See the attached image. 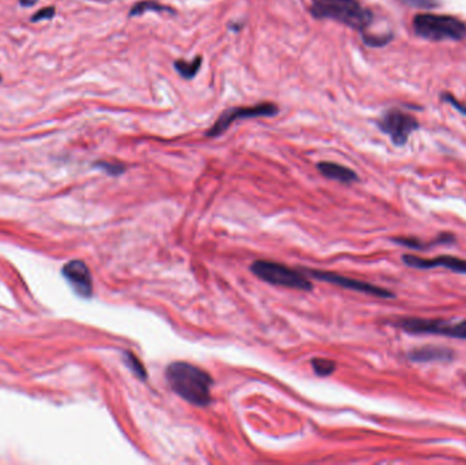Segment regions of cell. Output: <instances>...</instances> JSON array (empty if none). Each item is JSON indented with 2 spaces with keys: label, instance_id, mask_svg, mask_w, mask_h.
<instances>
[{
  "label": "cell",
  "instance_id": "cell-1",
  "mask_svg": "<svg viewBox=\"0 0 466 465\" xmlns=\"http://www.w3.org/2000/svg\"><path fill=\"white\" fill-rule=\"evenodd\" d=\"M165 375L172 390L190 404L206 407L212 403L213 380L201 367L187 362H174L167 367Z\"/></svg>",
  "mask_w": 466,
  "mask_h": 465
},
{
  "label": "cell",
  "instance_id": "cell-2",
  "mask_svg": "<svg viewBox=\"0 0 466 465\" xmlns=\"http://www.w3.org/2000/svg\"><path fill=\"white\" fill-rule=\"evenodd\" d=\"M311 14L318 19L344 24L363 35L374 19L372 12L359 0H313Z\"/></svg>",
  "mask_w": 466,
  "mask_h": 465
},
{
  "label": "cell",
  "instance_id": "cell-3",
  "mask_svg": "<svg viewBox=\"0 0 466 465\" xmlns=\"http://www.w3.org/2000/svg\"><path fill=\"white\" fill-rule=\"evenodd\" d=\"M417 36L431 41H463L466 39V22L453 15L417 14L412 21Z\"/></svg>",
  "mask_w": 466,
  "mask_h": 465
},
{
  "label": "cell",
  "instance_id": "cell-4",
  "mask_svg": "<svg viewBox=\"0 0 466 465\" xmlns=\"http://www.w3.org/2000/svg\"><path fill=\"white\" fill-rule=\"evenodd\" d=\"M390 323L410 335H436L466 340V319L458 322H449L438 318L406 316L393 319Z\"/></svg>",
  "mask_w": 466,
  "mask_h": 465
},
{
  "label": "cell",
  "instance_id": "cell-5",
  "mask_svg": "<svg viewBox=\"0 0 466 465\" xmlns=\"http://www.w3.org/2000/svg\"><path fill=\"white\" fill-rule=\"evenodd\" d=\"M251 271L256 277L273 285L300 291L313 289L311 281L306 276H303L301 271H294L278 262L255 261L251 265Z\"/></svg>",
  "mask_w": 466,
  "mask_h": 465
},
{
  "label": "cell",
  "instance_id": "cell-6",
  "mask_svg": "<svg viewBox=\"0 0 466 465\" xmlns=\"http://www.w3.org/2000/svg\"><path fill=\"white\" fill-rule=\"evenodd\" d=\"M378 127L382 133L390 137L395 146H403L412 133L420 128L419 120L401 110H389L378 120Z\"/></svg>",
  "mask_w": 466,
  "mask_h": 465
},
{
  "label": "cell",
  "instance_id": "cell-7",
  "mask_svg": "<svg viewBox=\"0 0 466 465\" xmlns=\"http://www.w3.org/2000/svg\"><path fill=\"white\" fill-rule=\"evenodd\" d=\"M278 114V107L272 103H263L252 107H238L228 110L221 117L217 119L215 126L209 130V137H217L221 135L231 124H233L238 120L242 119H251V117H273Z\"/></svg>",
  "mask_w": 466,
  "mask_h": 465
},
{
  "label": "cell",
  "instance_id": "cell-8",
  "mask_svg": "<svg viewBox=\"0 0 466 465\" xmlns=\"http://www.w3.org/2000/svg\"><path fill=\"white\" fill-rule=\"evenodd\" d=\"M307 273L311 274L313 277L318 278V280H322L326 282H331V284L342 287V288L363 292V294H367V295H371V296H376V298H382V299H393L395 296L392 291H389L386 288H381V287H376L374 284L364 282V281L355 280V278H349V277H345V276H341V274H337V273L321 271H308Z\"/></svg>",
  "mask_w": 466,
  "mask_h": 465
},
{
  "label": "cell",
  "instance_id": "cell-9",
  "mask_svg": "<svg viewBox=\"0 0 466 465\" xmlns=\"http://www.w3.org/2000/svg\"><path fill=\"white\" fill-rule=\"evenodd\" d=\"M402 262L415 269H435V268H444L454 273L460 274H466V260L453 257V255H439L435 258H420L412 254H405L402 255Z\"/></svg>",
  "mask_w": 466,
  "mask_h": 465
},
{
  "label": "cell",
  "instance_id": "cell-10",
  "mask_svg": "<svg viewBox=\"0 0 466 465\" xmlns=\"http://www.w3.org/2000/svg\"><path fill=\"white\" fill-rule=\"evenodd\" d=\"M62 274L69 281L72 289L82 298H92L93 295V280L88 265L83 261L74 260L66 264Z\"/></svg>",
  "mask_w": 466,
  "mask_h": 465
},
{
  "label": "cell",
  "instance_id": "cell-11",
  "mask_svg": "<svg viewBox=\"0 0 466 465\" xmlns=\"http://www.w3.org/2000/svg\"><path fill=\"white\" fill-rule=\"evenodd\" d=\"M456 356L453 349L436 346H424L419 348L410 349L408 352V359L415 363H430V362H450Z\"/></svg>",
  "mask_w": 466,
  "mask_h": 465
},
{
  "label": "cell",
  "instance_id": "cell-12",
  "mask_svg": "<svg viewBox=\"0 0 466 465\" xmlns=\"http://www.w3.org/2000/svg\"><path fill=\"white\" fill-rule=\"evenodd\" d=\"M318 169L324 178L341 183H353L359 180V176L355 171L335 162H321L318 164Z\"/></svg>",
  "mask_w": 466,
  "mask_h": 465
},
{
  "label": "cell",
  "instance_id": "cell-13",
  "mask_svg": "<svg viewBox=\"0 0 466 465\" xmlns=\"http://www.w3.org/2000/svg\"><path fill=\"white\" fill-rule=\"evenodd\" d=\"M456 236L453 235V233H440V235H438L436 236V239H433L432 242H423V240H420V239H417V237H402V236H399V237H394L393 239V242L394 243H398V244H401V246H403V247H406V248H412V250H427V248H431V247H433V246H436V244H453V243H456Z\"/></svg>",
  "mask_w": 466,
  "mask_h": 465
},
{
  "label": "cell",
  "instance_id": "cell-14",
  "mask_svg": "<svg viewBox=\"0 0 466 465\" xmlns=\"http://www.w3.org/2000/svg\"><path fill=\"white\" fill-rule=\"evenodd\" d=\"M202 65V58H195L192 62H184V60H178L175 63L176 71L179 73L181 77L192 78L197 76V73L199 71Z\"/></svg>",
  "mask_w": 466,
  "mask_h": 465
},
{
  "label": "cell",
  "instance_id": "cell-15",
  "mask_svg": "<svg viewBox=\"0 0 466 465\" xmlns=\"http://www.w3.org/2000/svg\"><path fill=\"white\" fill-rule=\"evenodd\" d=\"M311 364H313L315 374L319 377H328L335 371V363L330 359L315 357L311 360Z\"/></svg>",
  "mask_w": 466,
  "mask_h": 465
},
{
  "label": "cell",
  "instance_id": "cell-16",
  "mask_svg": "<svg viewBox=\"0 0 466 465\" xmlns=\"http://www.w3.org/2000/svg\"><path fill=\"white\" fill-rule=\"evenodd\" d=\"M124 360H126V364L130 367V370L140 378V380H147V371L142 364V362L131 352H124Z\"/></svg>",
  "mask_w": 466,
  "mask_h": 465
},
{
  "label": "cell",
  "instance_id": "cell-17",
  "mask_svg": "<svg viewBox=\"0 0 466 465\" xmlns=\"http://www.w3.org/2000/svg\"><path fill=\"white\" fill-rule=\"evenodd\" d=\"M96 167L103 169L104 172H107L108 175H112V176H117L120 174L124 172V165L119 164V162H110V161H99L96 162Z\"/></svg>",
  "mask_w": 466,
  "mask_h": 465
},
{
  "label": "cell",
  "instance_id": "cell-18",
  "mask_svg": "<svg viewBox=\"0 0 466 465\" xmlns=\"http://www.w3.org/2000/svg\"><path fill=\"white\" fill-rule=\"evenodd\" d=\"M363 39L365 41V44L368 46H385L386 44H389L393 35L388 33V35H381V36H372V35H363Z\"/></svg>",
  "mask_w": 466,
  "mask_h": 465
},
{
  "label": "cell",
  "instance_id": "cell-19",
  "mask_svg": "<svg viewBox=\"0 0 466 465\" xmlns=\"http://www.w3.org/2000/svg\"><path fill=\"white\" fill-rule=\"evenodd\" d=\"M401 3L420 10H431L439 7V0H399Z\"/></svg>",
  "mask_w": 466,
  "mask_h": 465
},
{
  "label": "cell",
  "instance_id": "cell-20",
  "mask_svg": "<svg viewBox=\"0 0 466 465\" xmlns=\"http://www.w3.org/2000/svg\"><path fill=\"white\" fill-rule=\"evenodd\" d=\"M150 8L157 10V11H158V10H167L165 7H163V6H160V4H156V3H153V1H142V3H140V4H137V6H134V7L131 8L130 15H140V14H142L144 11L150 10Z\"/></svg>",
  "mask_w": 466,
  "mask_h": 465
},
{
  "label": "cell",
  "instance_id": "cell-21",
  "mask_svg": "<svg viewBox=\"0 0 466 465\" xmlns=\"http://www.w3.org/2000/svg\"><path fill=\"white\" fill-rule=\"evenodd\" d=\"M442 100L443 101H446V103H449L453 108H456L460 114H463V115H465L466 117V105L465 104H463V103H460L456 97H453L451 94H449V93H442Z\"/></svg>",
  "mask_w": 466,
  "mask_h": 465
},
{
  "label": "cell",
  "instance_id": "cell-22",
  "mask_svg": "<svg viewBox=\"0 0 466 465\" xmlns=\"http://www.w3.org/2000/svg\"><path fill=\"white\" fill-rule=\"evenodd\" d=\"M55 17V8L53 7H45L40 11H37L36 14L31 18L32 22H38V21H44V19H52Z\"/></svg>",
  "mask_w": 466,
  "mask_h": 465
},
{
  "label": "cell",
  "instance_id": "cell-23",
  "mask_svg": "<svg viewBox=\"0 0 466 465\" xmlns=\"http://www.w3.org/2000/svg\"><path fill=\"white\" fill-rule=\"evenodd\" d=\"M38 0H19V4L24 7H32L35 6Z\"/></svg>",
  "mask_w": 466,
  "mask_h": 465
},
{
  "label": "cell",
  "instance_id": "cell-24",
  "mask_svg": "<svg viewBox=\"0 0 466 465\" xmlns=\"http://www.w3.org/2000/svg\"><path fill=\"white\" fill-rule=\"evenodd\" d=\"M0 81H1V78H0Z\"/></svg>",
  "mask_w": 466,
  "mask_h": 465
}]
</instances>
